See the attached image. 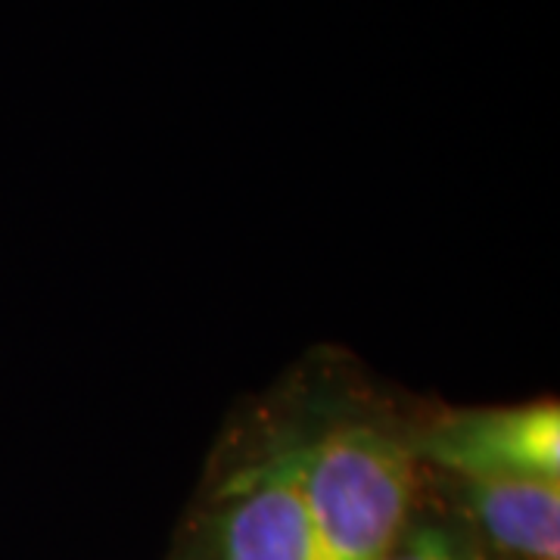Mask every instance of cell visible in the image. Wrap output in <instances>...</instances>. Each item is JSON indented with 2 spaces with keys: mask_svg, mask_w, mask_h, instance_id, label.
Returning <instances> with one entry per match:
<instances>
[{
  "mask_svg": "<svg viewBox=\"0 0 560 560\" xmlns=\"http://www.w3.org/2000/svg\"><path fill=\"white\" fill-rule=\"evenodd\" d=\"M415 448L374 418L305 427L302 489L315 560H383L415 501Z\"/></svg>",
  "mask_w": 560,
  "mask_h": 560,
  "instance_id": "obj_1",
  "label": "cell"
},
{
  "mask_svg": "<svg viewBox=\"0 0 560 560\" xmlns=\"http://www.w3.org/2000/svg\"><path fill=\"white\" fill-rule=\"evenodd\" d=\"M305 423L275 427L221 474L187 560H315L302 489Z\"/></svg>",
  "mask_w": 560,
  "mask_h": 560,
  "instance_id": "obj_2",
  "label": "cell"
},
{
  "mask_svg": "<svg viewBox=\"0 0 560 560\" xmlns=\"http://www.w3.org/2000/svg\"><path fill=\"white\" fill-rule=\"evenodd\" d=\"M411 448L415 458H427L455 480H560V408L555 401H533L455 411L427 427Z\"/></svg>",
  "mask_w": 560,
  "mask_h": 560,
  "instance_id": "obj_3",
  "label": "cell"
},
{
  "mask_svg": "<svg viewBox=\"0 0 560 560\" xmlns=\"http://www.w3.org/2000/svg\"><path fill=\"white\" fill-rule=\"evenodd\" d=\"M480 545L499 560H560V480H455Z\"/></svg>",
  "mask_w": 560,
  "mask_h": 560,
  "instance_id": "obj_4",
  "label": "cell"
},
{
  "mask_svg": "<svg viewBox=\"0 0 560 560\" xmlns=\"http://www.w3.org/2000/svg\"><path fill=\"white\" fill-rule=\"evenodd\" d=\"M383 560H489L467 536L445 523L408 517Z\"/></svg>",
  "mask_w": 560,
  "mask_h": 560,
  "instance_id": "obj_5",
  "label": "cell"
}]
</instances>
